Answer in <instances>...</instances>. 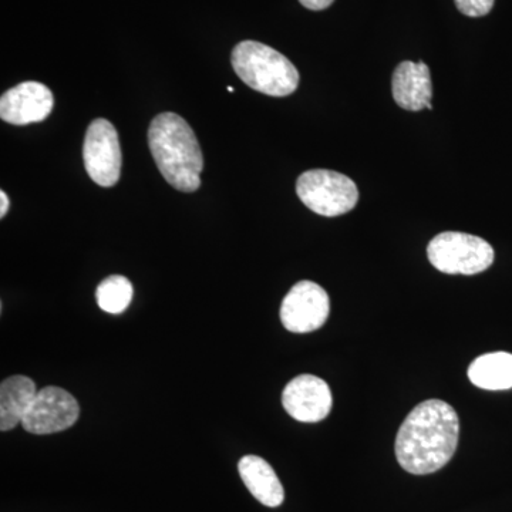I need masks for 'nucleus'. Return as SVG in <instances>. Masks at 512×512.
I'll list each match as a JSON object with an SVG mask.
<instances>
[{
    "instance_id": "f8f14e48",
    "label": "nucleus",
    "mask_w": 512,
    "mask_h": 512,
    "mask_svg": "<svg viewBox=\"0 0 512 512\" xmlns=\"http://www.w3.org/2000/svg\"><path fill=\"white\" fill-rule=\"evenodd\" d=\"M239 476L249 493L266 507H279L285 500V491L274 468L264 458L245 456L238 463Z\"/></svg>"
},
{
    "instance_id": "ddd939ff",
    "label": "nucleus",
    "mask_w": 512,
    "mask_h": 512,
    "mask_svg": "<svg viewBox=\"0 0 512 512\" xmlns=\"http://www.w3.org/2000/svg\"><path fill=\"white\" fill-rule=\"evenodd\" d=\"M35 382L28 376H10L0 384V430H13L22 424L30 404L35 400Z\"/></svg>"
},
{
    "instance_id": "9d476101",
    "label": "nucleus",
    "mask_w": 512,
    "mask_h": 512,
    "mask_svg": "<svg viewBox=\"0 0 512 512\" xmlns=\"http://www.w3.org/2000/svg\"><path fill=\"white\" fill-rule=\"evenodd\" d=\"M55 106L52 90L39 82L20 83L0 97V117L13 126L40 123Z\"/></svg>"
},
{
    "instance_id": "a211bd4d",
    "label": "nucleus",
    "mask_w": 512,
    "mask_h": 512,
    "mask_svg": "<svg viewBox=\"0 0 512 512\" xmlns=\"http://www.w3.org/2000/svg\"><path fill=\"white\" fill-rule=\"evenodd\" d=\"M9 211V198L5 191H0V218L5 217Z\"/></svg>"
},
{
    "instance_id": "423d86ee",
    "label": "nucleus",
    "mask_w": 512,
    "mask_h": 512,
    "mask_svg": "<svg viewBox=\"0 0 512 512\" xmlns=\"http://www.w3.org/2000/svg\"><path fill=\"white\" fill-rule=\"evenodd\" d=\"M83 158L87 174L100 187H113L120 180L119 134L110 121L97 119L87 128Z\"/></svg>"
},
{
    "instance_id": "7ed1b4c3",
    "label": "nucleus",
    "mask_w": 512,
    "mask_h": 512,
    "mask_svg": "<svg viewBox=\"0 0 512 512\" xmlns=\"http://www.w3.org/2000/svg\"><path fill=\"white\" fill-rule=\"evenodd\" d=\"M239 79L266 96L285 97L298 89L299 73L288 57L264 43L245 40L232 50Z\"/></svg>"
},
{
    "instance_id": "f3484780",
    "label": "nucleus",
    "mask_w": 512,
    "mask_h": 512,
    "mask_svg": "<svg viewBox=\"0 0 512 512\" xmlns=\"http://www.w3.org/2000/svg\"><path fill=\"white\" fill-rule=\"evenodd\" d=\"M302 6L309 10H323L329 8L335 0H299Z\"/></svg>"
},
{
    "instance_id": "2eb2a0df",
    "label": "nucleus",
    "mask_w": 512,
    "mask_h": 512,
    "mask_svg": "<svg viewBox=\"0 0 512 512\" xmlns=\"http://www.w3.org/2000/svg\"><path fill=\"white\" fill-rule=\"evenodd\" d=\"M134 289L126 276L113 275L104 279L96 291L97 305L110 315H120L127 311L133 301Z\"/></svg>"
},
{
    "instance_id": "9b49d317",
    "label": "nucleus",
    "mask_w": 512,
    "mask_h": 512,
    "mask_svg": "<svg viewBox=\"0 0 512 512\" xmlns=\"http://www.w3.org/2000/svg\"><path fill=\"white\" fill-rule=\"evenodd\" d=\"M393 99L404 110H433L430 69L424 62H402L396 67L392 79Z\"/></svg>"
},
{
    "instance_id": "4468645a",
    "label": "nucleus",
    "mask_w": 512,
    "mask_h": 512,
    "mask_svg": "<svg viewBox=\"0 0 512 512\" xmlns=\"http://www.w3.org/2000/svg\"><path fill=\"white\" fill-rule=\"evenodd\" d=\"M468 379L484 390H508L512 387V355L507 352L487 353L477 357L468 367Z\"/></svg>"
},
{
    "instance_id": "f257e3e1",
    "label": "nucleus",
    "mask_w": 512,
    "mask_h": 512,
    "mask_svg": "<svg viewBox=\"0 0 512 512\" xmlns=\"http://www.w3.org/2000/svg\"><path fill=\"white\" fill-rule=\"evenodd\" d=\"M460 437V419L450 404L426 400L414 407L396 437V456L407 473H436L453 458Z\"/></svg>"
},
{
    "instance_id": "39448f33",
    "label": "nucleus",
    "mask_w": 512,
    "mask_h": 512,
    "mask_svg": "<svg viewBox=\"0 0 512 512\" xmlns=\"http://www.w3.org/2000/svg\"><path fill=\"white\" fill-rule=\"evenodd\" d=\"M299 200L322 217H339L356 207L359 190L345 174L330 170H309L296 181Z\"/></svg>"
},
{
    "instance_id": "1a4fd4ad",
    "label": "nucleus",
    "mask_w": 512,
    "mask_h": 512,
    "mask_svg": "<svg viewBox=\"0 0 512 512\" xmlns=\"http://www.w3.org/2000/svg\"><path fill=\"white\" fill-rule=\"evenodd\" d=\"M282 404L289 416L302 423L325 420L332 410V392L328 383L318 376H296L286 384Z\"/></svg>"
},
{
    "instance_id": "20e7f679",
    "label": "nucleus",
    "mask_w": 512,
    "mask_h": 512,
    "mask_svg": "<svg viewBox=\"0 0 512 512\" xmlns=\"http://www.w3.org/2000/svg\"><path fill=\"white\" fill-rule=\"evenodd\" d=\"M430 264L448 275H477L494 262V249L485 239L464 232H443L427 247Z\"/></svg>"
},
{
    "instance_id": "f03ea898",
    "label": "nucleus",
    "mask_w": 512,
    "mask_h": 512,
    "mask_svg": "<svg viewBox=\"0 0 512 512\" xmlns=\"http://www.w3.org/2000/svg\"><path fill=\"white\" fill-rule=\"evenodd\" d=\"M148 146L165 181L175 190L194 192L201 187L204 158L190 124L178 114L161 113L148 128Z\"/></svg>"
},
{
    "instance_id": "0eeeda50",
    "label": "nucleus",
    "mask_w": 512,
    "mask_h": 512,
    "mask_svg": "<svg viewBox=\"0 0 512 512\" xmlns=\"http://www.w3.org/2000/svg\"><path fill=\"white\" fill-rule=\"evenodd\" d=\"M80 406L62 387L47 386L37 392L22 421L23 429L36 436L60 433L76 424Z\"/></svg>"
},
{
    "instance_id": "dca6fc26",
    "label": "nucleus",
    "mask_w": 512,
    "mask_h": 512,
    "mask_svg": "<svg viewBox=\"0 0 512 512\" xmlns=\"http://www.w3.org/2000/svg\"><path fill=\"white\" fill-rule=\"evenodd\" d=\"M457 9L470 18H481L493 9L494 0H454Z\"/></svg>"
},
{
    "instance_id": "6e6552de",
    "label": "nucleus",
    "mask_w": 512,
    "mask_h": 512,
    "mask_svg": "<svg viewBox=\"0 0 512 512\" xmlns=\"http://www.w3.org/2000/svg\"><path fill=\"white\" fill-rule=\"evenodd\" d=\"M330 311L329 295L312 281L298 282L281 305L282 325L292 333H311L325 325Z\"/></svg>"
}]
</instances>
